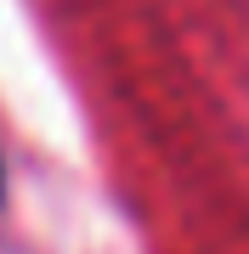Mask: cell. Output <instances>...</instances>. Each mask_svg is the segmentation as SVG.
I'll return each instance as SVG.
<instances>
[{
  "mask_svg": "<svg viewBox=\"0 0 249 254\" xmlns=\"http://www.w3.org/2000/svg\"><path fill=\"white\" fill-rule=\"evenodd\" d=\"M0 192H6V170H0Z\"/></svg>",
  "mask_w": 249,
  "mask_h": 254,
  "instance_id": "6da1fadb",
  "label": "cell"
}]
</instances>
